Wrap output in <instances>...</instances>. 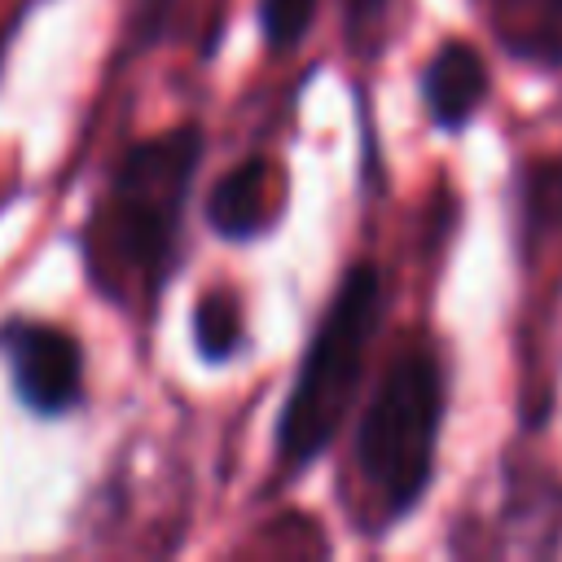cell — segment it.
Here are the masks:
<instances>
[{"label": "cell", "mask_w": 562, "mask_h": 562, "mask_svg": "<svg viewBox=\"0 0 562 562\" xmlns=\"http://www.w3.org/2000/svg\"><path fill=\"white\" fill-rule=\"evenodd\" d=\"M0 347L13 373L18 400L40 417H61L83 400V351L48 321H9Z\"/></svg>", "instance_id": "4"}, {"label": "cell", "mask_w": 562, "mask_h": 562, "mask_svg": "<svg viewBox=\"0 0 562 562\" xmlns=\"http://www.w3.org/2000/svg\"><path fill=\"white\" fill-rule=\"evenodd\" d=\"M347 4H351V18L364 22V18H378V9H382L386 0H347Z\"/></svg>", "instance_id": "11"}, {"label": "cell", "mask_w": 562, "mask_h": 562, "mask_svg": "<svg viewBox=\"0 0 562 562\" xmlns=\"http://www.w3.org/2000/svg\"><path fill=\"white\" fill-rule=\"evenodd\" d=\"M439 422H443L439 360L422 347H408L382 373L356 435V470L373 505L369 518L378 522V531L404 518L422 501L435 474Z\"/></svg>", "instance_id": "3"}, {"label": "cell", "mask_w": 562, "mask_h": 562, "mask_svg": "<svg viewBox=\"0 0 562 562\" xmlns=\"http://www.w3.org/2000/svg\"><path fill=\"white\" fill-rule=\"evenodd\" d=\"M285 206V176L268 158L237 162L206 198V220L228 241H255L263 237Z\"/></svg>", "instance_id": "5"}, {"label": "cell", "mask_w": 562, "mask_h": 562, "mask_svg": "<svg viewBox=\"0 0 562 562\" xmlns=\"http://www.w3.org/2000/svg\"><path fill=\"white\" fill-rule=\"evenodd\" d=\"M505 53L531 66H562V0H479Z\"/></svg>", "instance_id": "7"}, {"label": "cell", "mask_w": 562, "mask_h": 562, "mask_svg": "<svg viewBox=\"0 0 562 562\" xmlns=\"http://www.w3.org/2000/svg\"><path fill=\"white\" fill-rule=\"evenodd\" d=\"M487 97V66L465 40H448L430 53L422 70V101L443 132H461Z\"/></svg>", "instance_id": "6"}, {"label": "cell", "mask_w": 562, "mask_h": 562, "mask_svg": "<svg viewBox=\"0 0 562 562\" xmlns=\"http://www.w3.org/2000/svg\"><path fill=\"white\" fill-rule=\"evenodd\" d=\"M189 4L198 9L202 0H136L132 4V26H127V35L136 40V44H154V40H176L180 31H189ZM206 4H215V0H206Z\"/></svg>", "instance_id": "9"}, {"label": "cell", "mask_w": 562, "mask_h": 562, "mask_svg": "<svg viewBox=\"0 0 562 562\" xmlns=\"http://www.w3.org/2000/svg\"><path fill=\"white\" fill-rule=\"evenodd\" d=\"M198 158V127H171L162 136L136 140L119 158L83 233V259L92 285L105 299L149 307L162 294L180 259V220Z\"/></svg>", "instance_id": "1"}, {"label": "cell", "mask_w": 562, "mask_h": 562, "mask_svg": "<svg viewBox=\"0 0 562 562\" xmlns=\"http://www.w3.org/2000/svg\"><path fill=\"white\" fill-rule=\"evenodd\" d=\"M246 342V325H241V307L228 290H211L198 299L193 307V347L202 360L220 364V360H233Z\"/></svg>", "instance_id": "8"}, {"label": "cell", "mask_w": 562, "mask_h": 562, "mask_svg": "<svg viewBox=\"0 0 562 562\" xmlns=\"http://www.w3.org/2000/svg\"><path fill=\"white\" fill-rule=\"evenodd\" d=\"M316 18V0H259V26H263V40L268 48L285 53L294 48L307 26Z\"/></svg>", "instance_id": "10"}, {"label": "cell", "mask_w": 562, "mask_h": 562, "mask_svg": "<svg viewBox=\"0 0 562 562\" xmlns=\"http://www.w3.org/2000/svg\"><path fill=\"white\" fill-rule=\"evenodd\" d=\"M378 316H382V277L373 263H351L334 290V299L325 303V316L303 351V364L290 382V395L281 404L277 417V461L281 470H307L325 443L338 435L373 334H378Z\"/></svg>", "instance_id": "2"}]
</instances>
